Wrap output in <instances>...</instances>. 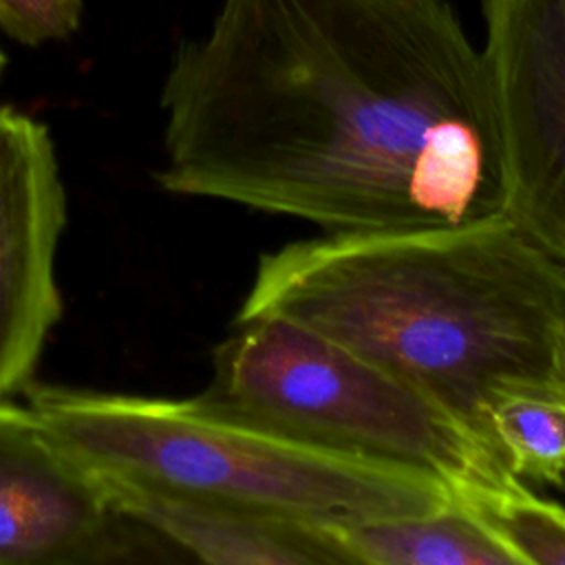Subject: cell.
<instances>
[{"instance_id":"1","label":"cell","mask_w":565,"mask_h":565,"mask_svg":"<svg viewBox=\"0 0 565 565\" xmlns=\"http://www.w3.org/2000/svg\"><path fill=\"white\" fill-rule=\"evenodd\" d=\"M161 108L174 194L324 232L505 214L486 57L446 0H221Z\"/></svg>"},{"instance_id":"2","label":"cell","mask_w":565,"mask_h":565,"mask_svg":"<svg viewBox=\"0 0 565 565\" xmlns=\"http://www.w3.org/2000/svg\"><path fill=\"white\" fill-rule=\"evenodd\" d=\"M258 316L375 362L481 439L497 388L565 377V267L508 214L287 243L258 258L234 320Z\"/></svg>"},{"instance_id":"3","label":"cell","mask_w":565,"mask_h":565,"mask_svg":"<svg viewBox=\"0 0 565 565\" xmlns=\"http://www.w3.org/2000/svg\"><path fill=\"white\" fill-rule=\"evenodd\" d=\"M29 406L95 470L318 525L417 514L455 497L426 470L322 448L188 399L29 384Z\"/></svg>"},{"instance_id":"4","label":"cell","mask_w":565,"mask_h":565,"mask_svg":"<svg viewBox=\"0 0 565 565\" xmlns=\"http://www.w3.org/2000/svg\"><path fill=\"white\" fill-rule=\"evenodd\" d=\"M196 397L322 448L426 470L452 490L519 481L430 395L287 318L234 320Z\"/></svg>"},{"instance_id":"5","label":"cell","mask_w":565,"mask_h":565,"mask_svg":"<svg viewBox=\"0 0 565 565\" xmlns=\"http://www.w3.org/2000/svg\"><path fill=\"white\" fill-rule=\"evenodd\" d=\"M505 214L565 267V0H481Z\"/></svg>"},{"instance_id":"6","label":"cell","mask_w":565,"mask_h":565,"mask_svg":"<svg viewBox=\"0 0 565 565\" xmlns=\"http://www.w3.org/2000/svg\"><path fill=\"white\" fill-rule=\"evenodd\" d=\"M161 545L29 404L0 399V565L126 563Z\"/></svg>"},{"instance_id":"7","label":"cell","mask_w":565,"mask_h":565,"mask_svg":"<svg viewBox=\"0 0 565 565\" xmlns=\"http://www.w3.org/2000/svg\"><path fill=\"white\" fill-rule=\"evenodd\" d=\"M66 194L49 128L0 106V399L29 388L62 318L55 254Z\"/></svg>"},{"instance_id":"8","label":"cell","mask_w":565,"mask_h":565,"mask_svg":"<svg viewBox=\"0 0 565 565\" xmlns=\"http://www.w3.org/2000/svg\"><path fill=\"white\" fill-rule=\"evenodd\" d=\"M99 477L124 514L196 561L212 565H347L327 525L172 494L104 472Z\"/></svg>"},{"instance_id":"9","label":"cell","mask_w":565,"mask_h":565,"mask_svg":"<svg viewBox=\"0 0 565 565\" xmlns=\"http://www.w3.org/2000/svg\"><path fill=\"white\" fill-rule=\"evenodd\" d=\"M327 530L347 565H519L459 492L428 512L329 523Z\"/></svg>"},{"instance_id":"10","label":"cell","mask_w":565,"mask_h":565,"mask_svg":"<svg viewBox=\"0 0 565 565\" xmlns=\"http://www.w3.org/2000/svg\"><path fill=\"white\" fill-rule=\"evenodd\" d=\"M481 435L519 481L565 486V377L514 382L483 406Z\"/></svg>"},{"instance_id":"11","label":"cell","mask_w":565,"mask_h":565,"mask_svg":"<svg viewBox=\"0 0 565 565\" xmlns=\"http://www.w3.org/2000/svg\"><path fill=\"white\" fill-rule=\"evenodd\" d=\"M459 492L519 565H565V508L536 497L523 481Z\"/></svg>"},{"instance_id":"12","label":"cell","mask_w":565,"mask_h":565,"mask_svg":"<svg viewBox=\"0 0 565 565\" xmlns=\"http://www.w3.org/2000/svg\"><path fill=\"white\" fill-rule=\"evenodd\" d=\"M79 20L82 0H0L2 31L26 46L68 38Z\"/></svg>"},{"instance_id":"13","label":"cell","mask_w":565,"mask_h":565,"mask_svg":"<svg viewBox=\"0 0 565 565\" xmlns=\"http://www.w3.org/2000/svg\"><path fill=\"white\" fill-rule=\"evenodd\" d=\"M4 64H7V55H4L2 49H0V75H2V71H4Z\"/></svg>"},{"instance_id":"14","label":"cell","mask_w":565,"mask_h":565,"mask_svg":"<svg viewBox=\"0 0 565 565\" xmlns=\"http://www.w3.org/2000/svg\"><path fill=\"white\" fill-rule=\"evenodd\" d=\"M563 488H565V486H563Z\"/></svg>"}]
</instances>
